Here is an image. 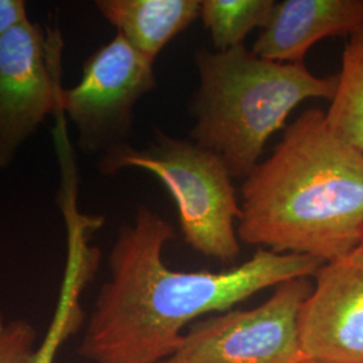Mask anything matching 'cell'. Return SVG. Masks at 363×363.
I'll list each match as a JSON object with an SVG mask.
<instances>
[{
	"mask_svg": "<svg viewBox=\"0 0 363 363\" xmlns=\"http://www.w3.org/2000/svg\"><path fill=\"white\" fill-rule=\"evenodd\" d=\"M65 40L28 21L0 38V169L49 116L62 113Z\"/></svg>",
	"mask_w": 363,
	"mask_h": 363,
	"instance_id": "8992f818",
	"label": "cell"
},
{
	"mask_svg": "<svg viewBox=\"0 0 363 363\" xmlns=\"http://www.w3.org/2000/svg\"><path fill=\"white\" fill-rule=\"evenodd\" d=\"M155 86L154 64L116 33L86 58L77 84L62 91V113L77 130L78 145L105 154L127 144L135 105Z\"/></svg>",
	"mask_w": 363,
	"mask_h": 363,
	"instance_id": "52a82bcc",
	"label": "cell"
},
{
	"mask_svg": "<svg viewBox=\"0 0 363 363\" xmlns=\"http://www.w3.org/2000/svg\"><path fill=\"white\" fill-rule=\"evenodd\" d=\"M301 363H315V362H311V361H303V362Z\"/></svg>",
	"mask_w": 363,
	"mask_h": 363,
	"instance_id": "e0dca14e",
	"label": "cell"
},
{
	"mask_svg": "<svg viewBox=\"0 0 363 363\" xmlns=\"http://www.w3.org/2000/svg\"><path fill=\"white\" fill-rule=\"evenodd\" d=\"M362 26L363 0L274 1L252 52L274 62H304L306 54L316 42L350 37Z\"/></svg>",
	"mask_w": 363,
	"mask_h": 363,
	"instance_id": "9c48e42d",
	"label": "cell"
},
{
	"mask_svg": "<svg viewBox=\"0 0 363 363\" xmlns=\"http://www.w3.org/2000/svg\"><path fill=\"white\" fill-rule=\"evenodd\" d=\"M175 232L169 220L140 206L109 255L111 277L85 322L78 355L86 363H163L178 350L183 328L210 312H225L269 286L310 277L322 259L262 249L222 272H182L163 249Z\"/></svg>",
	"mask_w": 363,
	"mask_h": 363,
	"instance_id": "6da1fadb",
	"label": "cell"
},
{
	"mask_svg": "<svg viewBox=\"0 0 363 363\" xmlns=\"http://www.w3.org/2000/svg\"><path fill=\"white\" fill-rule=\"evenodd\" d=\"M300 307L298 340L306 361L363 363V245L325 262Z\"/></svg>",
	"mask_w": 363,
	"mask_h": 363,
	"instance_id": "ba28073f",
	"label": "cell"
},
{
	"mask_svg": "<svg viewBox=\"0 0 363 363\" xmlns=\"http://www.w3.org/2000/svg\"><path fill=\"white\" fill-rule=\"evenodd\" d=\"M238 240L328 262L363 240V152L310 108L241 187Z\"/></svg>",
	"mask_w": 363,
	"mask_h": 363,
	"instance_id": "7a4b0ae2",
	"label": "cell"
},
{
	"mask_svg": "<svg viewBox=\"0 0 363 363\" xmlns=\"http://www.w3.org/2000/svg\"><path fill=\"white\" fill-rule=\"evenodd\" d=\"M38 345V331L27 319H13L0 330V363H28Z\"/></svg>",
	"mask_w": 363,
	"mask_h": 363,
	"instance_id": "5bb4252c",
	"label": "cell"
},
{
	"mask_svg": "<svg viewBox=\"0 0 363 363\" xmlns=\"http://www.w3.org/2000/svg\"><path fill=\"white\" fill-rule=\"evenodd\" d=\"M362 245H363V240H362Z\"/></svg>",
	"mask_w": 363,
	"mask_h": 363,
	"instance_id": "ac0fdd59",
	"label": "cell"
},
{
	"mask_svg": "<svg viewBox=\"0 0 363 363\" xmlns=\"http://www.w3.org/2000/svg\"><path fill=\"white\" fill-rule=\"evenodd\" d=\"M65 208L67 256L57 306L42 342L28 363H54L66 342L85 325L81 298L100 267L101 253L91 244V234L101 228V217L81 216L76 206Z\"/></svg>",
	"mask_w": 363,
	"mask_h": 363,
	"instance_id": "30bf717a",
	"label": "cell"
},
{
	"mask_svg": "<svg viewBox=\"0 0 363 363\" xmlns=\"http://www.w3.org/2000/svg\"><path fill=\"white\" fill-rule=\"evenodd\" d=\"M308 277L276 286L272 296L250 310H229L199 320L163 363H301L298 311L311 295Z\"/></svg>",
	"mask_w": 363,
	"mask_h": 363,
	"instance_id": "5b68a950",
	"label": "cell"
},
{
	"mask_svg": "<svg viewBox=\"0 0 363 363\" xmlns=\"http://www.w3.org/2000/svg\"><path fill=\"white\" fill-rule=\"evenodd\" d=\"M151 172L164 184L177 203L184 242L198 253L233 264L241 247L234 220L241 217L233 178L220 157L193 140L171 138L156 130L144 148L124 144L105 152L100 171Z\"/></svg>",
	"mask_w": 363,
	"mask_h": 363,
	"instance_id": "277c9868",
	"label": "cell"
},
{
	"mask_svg": "<svg viewBox=\"0 0 363 363\" xmlns=\"http://www.w3.org/2000/svg\"><path fill=\"white\" fill-rule=\"evenodd\" d=\"M28 21L23 0H0V38Z\"/></svg>",
	"mask_w": 363,
	"mask_h": 363,
	"instance_id": "9a60e30c",
	"label": "cell"
},
{
	"mask_svg": "<svg viewBox=\"0 0 363 363\" xmlns=\"http://www.w3.org/2000/svg\"><path fill=\"white\" fill-rule=\"evenodd\" d=\"M6 323H7V320H6V318H4V313L1 311V308H0V330L4 327Z\"/></svg>",
	"mask_w": 363,
	"mask_h": 363,
	"instance_id": "2e32d148",
	"label": "cell"
},
{
	"mask_svg": "<svg viewBox=\"0 0 363 363\" xmlns=\"http://www.w3.org/2000/svg\"><path fill=\"white\" fill-rule=\"evenodd\" d=\"M273 6V0H202L201 19L216 52L244 45L249 33L267 25Z\"/></svg>",
	"mask_w": 363,
	"mask_h": 363,
	"instance_id": "4fadbf2b",
	"label": "cell"
},
{
	"mask_svg": "<svg viewBox=\"0 0 363 363\" xmlns=\"http://www.w3.org/2000/svg\"><path fill=\"white\" fill-rule=\"evenodd\" d=\"M325 113L328 127L363 152V26L345 45L337 89Z\"/></svg>",
	"mask_w": 363,
	"mask_h": 363,
	"instance_id": "7c38bea8",
	"label": "cell"
},
{
	"mask_svg": "<svg viewBox=\"0 0 363 363\" xmlns=\"http://www.w3.org/2000/svg\"><path fill=\"white\" fill-rule=\"evenodd\" d=\"M96 7L152 64L172 39L201 18V0H99Z\"/></svg>",
	"mask_w": 363,
	"mask_h": 363,
	"instance_id": "8fae6325",
	"label": "cell"
},
{
	"mask_svg": "<svg viewBox=\"0 0 363 363\" xmlns=\"http://www.w3.org/2000/svg\"><path fill=\"white\" fill-rule=\"evenodd\" d=\"M81 363H86V362H81Z\"/></svg>",
	"mask_w": 363,
	"mask_h": 363,
	"instance_id": "d6986e66",
	"label": "cell"
},
{
	"mask_svg": "<svg viewBox=\"0 0 363 363\" xmlns=\"http://www.w3.org/2000/svg\"><path fill=\"white\" fill-rule=\"evenodd\" d=\"M199 85L191 140L220 157L232 178H247L269 138L300 103L331 100L337 74L318 77L304 62L281 64L247 49L195 52Z\"/></svg>",
	"mask_w": 363,
	"mask_h": 363,
	"instance_id": "3957f363",
	"label": "cell"
}]
</instances>
